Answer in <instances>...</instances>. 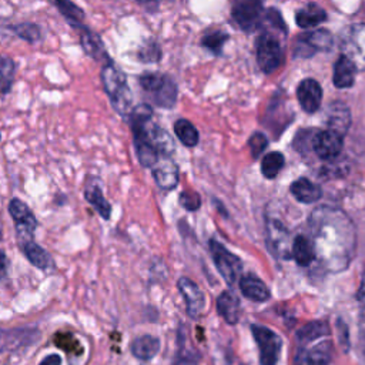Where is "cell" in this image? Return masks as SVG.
Returning <instances> with one entry per match:
<instances>
[{
  "label": "cell",
  "mask_w": 365,
  "mask_h": 365,
  "mask_svg": "<svg viewBox=\"0 0 365 365\" xmlns=\"http://www.w3.org/2000/svg\"><path fill=\"white\" fill-rule=\"evenodd\" d=\"M308 227L315 258L321 265L331 272L346 269L356 244L355 228L349 217L338 208L322 205L312 211Z\"/></svg>",
  "instance_id": "1"
},
{
  "label": "cell",
  "mask_w": 365,
  "mask_h": 365,
  "mask_svg": "<svg viewBox=\"0 0 365 365\" xmlns=\"http://www.w3.org/2000/svg\"><path fill=\"white\" fill-rule=\"evenodd\" d=\"M133 143L140 164L153 168L161 158H173L175 144L167 130L153 121L150 104H138L133 108L128 120Z\"/></svg>",
  "instance_id": "2"
},
{
  "label": "cell",
  "mask_w": 365,
  "mask_h": 365,
  "mask_svg": "<svg viewBox=\"0 0 365 365\" xmlns=\"http://www.w3.org/2000/svg\"><path fill=\"white\" fill-rule=\"evenodd\" d=\"M101 83L104 87L108 100L115 110L124 120H128L133 111V94L128 87L127 76L124 71L115 66L114 61L107 63L101 67Z\"/></svg>",
  "instance_id": "3"
},
{
  "label": "cell",
  "mask_w": 365,
  "mask_h": 365,
  "mask_svg": "<svg viewBox=\"0 0 365 365\" xmlns=\"http://www.w3.org/2000/svg\"><path fill=\"white\" fill-rule=\"evenodd\" d=\"M138 84L151 104L160 108H173L177 104L178 87L175 80L158 71H147L138 77Z\"/></svg>",
  "instance_id": "4"
},
{
  "label": "cell",
  "mask_w": 365,
  "mask_h": 365,
  "mask_svg": "<svg viewBox=\"0 0 365 365\" xmlns=\"http://www.w3.org/2000/svg\"><path fill=\"white\" fill-rule=\"evenodd\" d=\"M341 50L356 70H365V23H355L344 30Z\"/></svg>",
  "instance_id": "5"
},
{
  "label": "cell",
  "mask_w": 365,
  "mask_h": 365,
  "mask_svg": "<svg viewBox=\"0 0 365 365\" xmlns=\"http://www.w3.org/2000/svg\"><path fill=\"white\" fill-rule=\"evenodd\" d=\"M231 17L244 31L258 29L264 19V0H231Z\"/></svg>",
  "instance_id": "6"
},
{
  "label": "cell",
  "mask_w": 365,
  "mask_h": 365,
  "mask_svg": "<svg viewBox=\"0 0 365 365\" xmlns=\"http://www.w3.org/2000/svg\"><path fill=\"white\" fill-rule=\"evenodd\" d=\"M210 251H211V257L214 259L215 268L218 269L224 281L228 285H234L242 269L241 259L235 254L230 252L217 240H210Z\"/></svg>",
  "instance_id": "7"
},
{
  "label": "cell",
  "mask_w": 365,
  "mask_h": 365,
  "mask_svg": "<svg viewBox=\"0 0 365 365\" xmlns=\"http://www.w3.org/2000/svg\"><path fill=\"white\" fill-rule=\"evenodd\" d=\"M282 60L284 53L278 38L271 33H262L257 40V63L259 68L269 74L282 64Z\"/></svg>",
  "instance_id": "8"
},
{
  "label": "cell",
  "mask_w": 365,
  "mask_h": 365,
  "mask_svg": "<svg viewBox=\"0 0 365 365\" xmlns=\"http://www.w3.org/2000/svg\"><path fill=\"white\" fill-rule=\"evenodd\" d=\"M251 332L259 349V364L277 365L282 346L281 336L262 325H251Z\"/></svg>",
  "instance_id": "9"
},
{
  "label": "cell",
  "mask_w": 365,
  "mask_h": 365,
  "mask_svg": "<svg viewBox=\"0 0 365 365\" xmlns=\"http://www.w3.org/2000/svg\"><path fill=\"white\" fill-rule=\"evenodd\" d=\"M9 212L16 224V234L19 244H24L33 240L34 230L37 228V220L29 205L20 198H11L9 202Z\"/></svg>",
  "instance_id": "10"
},
{
  "label": "cell",
  "mask_w": 365,
  "mask_h": 365,
  "mask_svg": "<svg viewBox=\"0 0 365 365\" xmlns=\"http://www.w3.org/2000/svg\"><path fill=\"white\" fill-rule=\"evenodd\" d=\"M332 46V36L327 30H314L301 34L295 43L297 57H311L317 51H327Z\"/></svg>",
  "instance_id": "11"
},
{
  "label": "cell",
  "mask_w": 365,
  "mask_h": 365,
  "mask_svg": "<svg viewBox=\"0 0 365 365\" xmlns=\"http://www.w3.org/2000/svg\"><path fill=\"white\" fill-rule=\"evenodd\" d=\"M78 37H80V44L83 47V51L91 57L94 61L101 63L103 66L107 63H111L113 58L110 57L104 41L101 40V36L96 31H93L90 27L86 24L77 29Z\"/></svg>",
  "instance_id": "12"
},
{
  "label": "cell",
  "mask_w": 365,
  "mask_h": 365,
  "mask_svg": "<svg viewBox=\"0 0 365 365\" xmlns=\"http://www.w3.org/2000/svg\"><path fill=\"white\" fill-rule=\"evenodd\" d=\"M344 147V137L342 134L334 130H324L315 134L312 140V148L315 154L322 160H334L339 155Z\"/></svg>",
  "instance_id": "13"
},
{
  "label": "cell",
  "mask_w": 365,
  "mask_h": 365,
  "mask_svg": "<svg viewBox=\"0 0 365 365\" xmlns=\"http://www.w3.org/2000/svg\"><path fill=\"white\" fill-rule=\"evenodd\" d=\"M267 232H268V244L269 250L275 257L289 258L291 245H288L289 232L285 225L277 218L267 220Z\"/></svg>",
  "instance_id": "14"
},
{
  "label": "cell",
  "mask_w": 365,
  "mask_h": 365,
  "mask_svg": "<svg viewBox=\"0 0 365 365\" xmlns=\"http://www.w3.org/2000/svg\"><path fill=\"white\" fill-rule=\"evenodd\" d=\"M177 287H178L181 295L184 297L187 314L191 318H198L205 308L204 292L200 289V287L194 281H191L187 277L180 278L177 282Z\"/></svg>",
  "instance_id": "15"
},
{
  "label": "cell",
  "mask_w": 365,
  "mask_h": 365,
  "mask_svg": "<svg viewBox=\"0 0 365 365\" xmlns=\"http://www.w3.org/2000/svg\"><path fill=\"white\" fill-rule=\"evenodd\" d=\"M297 97L304 111L315 113L321 106L322 88L317 80L305 78L299 83L297 88Z\"/></svg>",
  "instance_id": "16"
},
{
  "label": "cell",
  "mask_w": 365,
  "mask_h": 365,
  "mask_svg": "<svg viewBox=\"0 0 365 365\" xmlns=\"http://www.w3.org/2000/svg\"><path fill=\"white\" fill-rule=\"evenodd\" d=\"M153 178L155 184L165 191H171L178 185V165L173 161V158H161L151 168Z\"/></svg>",
  "instance_id": "17"
},
{
  "label": "cell",
  "mask_w": 365,
  "mask_h": 365,
  "mask_svg": "<svg viewBox=\"0 0 365 365\" xmlns=\"http://www.w3.org/2000/svg\"><path fill=\"white\" fill-rule=\"evenodd\" d=\"M98 178L96 177H88L84 185V198L87 200V202L90 205H93V208L104 218V220H110L111 217V205L110 202L104 198L101 187L98 184Z\"/></svg>",
  "instance_id": "18"
},
{
  "label": "cell",
  "mask_w": 365,
  "mask_h": 365,
  "mask_svg": "<svg viewBox=\"0 0 365 365\" xmlns=\"http://www.w3.org/2000/svg\"><path fill=\"white\" fill-rule=\"evenodd\" d=\"M240 289L244 297L257 302L267 301L271 295L265 282L252 274L240 278Z\"/></svg>",
  "instance_id": "19"
},
{
  "label": "cell",
  "mask_w": 365,
  "mask_h": 365,
  "mask_svg": "<svg viewBox=\"0 0 365 365\" xmlns=\"http://www.w3.org/2000/svg\"><path fill=\"white\" fill-rule=\"evenodd\" d=\"M217 311L227 324H237L240 319V299L232 291H222L217 298Z\"/></svg>",
  "instance_id": "20"
},
{
  "label": "cell",
  "mask_w": 365,
  "mask_h": 365,
  "mask_svg": "<svg viewBox=\"0 0 365 365\" xmlns=\"http://www.w3.org/2000/svg\"><path fill=\"white\" fill-rule=\"evenodd\" d=\"M291 257L301 267H307L315 259V250H314L312 241L308 235L299 234L292 240Z\"/></svg>",
  "instance_id": "21"
},
{
  "label": "cell",
  "mask_w": 365,
  "mask_h": 365,
  "mask_svg": "<svg viewBox=\"0 0 365 365\" xmlns=\"http://www.w3.org/2000/svg\"><path fill=\"white\" fill-rule=\"evenodd\" d=\"M48 3H51L58 13L67 20V23L73 27V29H80L81 26H84V17H86V11L77 6L74 1L71 0H48Z\"/></svg>",
  "instance_id": "22"
},
{
  "label": "cell",
  "mask_w": 365,
  "mask_h": 365,
  "mask_svg": "<svg viewBox=\"0 0 365 365\" xmlns=\"http://www.w3.org/2000/svg\"><path fill=\"white\" fill-rule=\"evenodd\" d=\"M131 354L143 361L151 359L160 351V339L153 335H143L135 338L130 345Z\"/></svg>",
  "instance_id": "23"
},
{
  "label": "cell",
  "mask_w": 365,
  "mask_h": 365,
  "mask_svg": "<svg viewBox=\"0 0 365 365\" xmlns=\"http://www.w3.org/2000/svg\"><path fill=\"white\" fill-rule=\"evenodd\" d=\"M291 194L299 201V202H315L317 200L321 198V188L314 184L308 178H298L291 184Z\"/></svg>",
  "instance_id": "24"
},
{
  "label": "cell",
  "mask_w": 365,
  "mask_h": 365,
  "mask_svg": "<svg viewBox=\"0 0 365 365\" xmlns=\"http://www.w3.org/2000/svg\"><path fill=\"white\" fill-rule=\"evenodd\" d=\"M325 19H327L325 10L314 3H309L304 7H301L295 14V21L302 29L315 27L319 23H322Z\"/></svg>",
  "instance_id": "25"
},
{
  "label": "cell",
  "mask_w": 365,
  "mask_h": 365,
  "mask_svg": "<svg viewBox=\"0 0 365 365\" xmlns=\"http://www.w3.org/2000/svg\"><path fill=\"white\" fill-rule=\"evenodd\" d=\"M355 66L345 57L341 56L334 66V84L338 88H348L355 80Z\"/></svg>",
  "instance_id": "26"
},
{
  "label": "cell",
  "mask_w": 365,
  "mask_h": 365,
  "mask_svg": "<svg viewBox=\"0 0 365 365\" xmlns=\"http://www.w3.org/2000/svg\"><path fill=\"white\" fill-rule=\"evenodd\" d=\"M20 247L23 248V251H24L27 259H29L34 267H37V268H40V269H46V268H48V267L51 265L53 259H51L50 254H48L43 247H40L38 244H36L33 240H30V241L21 244Z\"/></svg>",
  "instance_id": "27"
},
{
  "label": "cell",
  "mask_w": 365,
  "mask_h": 365,
  "mask_svg": "<svg viewBox=\"0 0 365 365\" xmlns=\"http://www.w3.org/2000/svg\"><path fill=\"white\" fill-rule=\"evenodd\" d=\"M174 133L185 147H195L200 141V134L195 125L187 118H178L174 123Z\"/></svg>",
  "instance_id": "28"
},
{
  "label": "cell",
  "mask_w": 365,
  "mask_h": 365,
  "mask_svg": "<svg viewBox=\"0 0 365 365\" xmlns=\"http://www.w3.org/2000/svg\"><path fill=\"white\" fill-rule=\"evenodd\" d=\"M328 334H329L328 322L322 321V319H317V321H311V322L305 324L302 328H299L297 332V338L301 342H311V341L319 339Z\"/></svg>",
  "instance_id": "29"
},
{
  "label": "cell",
  "mask_w": 365,
  "mask_h": 365,
  "mask_svg": "<svg viewBox=\"0 0 365 365\" xmlns=\"http://www.w3.org/2000/svg\"><path fill=\"white\" fill-rule=\"evenodd\" d=\"M16 63L4 54H0V93L7 94L16 80Z\"/></svg>",
  "instance_id": "30"
},
{
  "label": "cell",
  "mask_w": 365,
  "mask_h": 365,
  "mask_svg": "<svg viewBox=\"0 0 365 365\" xmlns=\"http://www.w3.org/2000/svg\"><path fill=\"white\" fill-rule=\"evenodd\" d=\"M7 29L10 31H13L17 37H20L29 43H37L41 38V29L36 23L23 21V23L7 26Z\"/></svg>",
  "instance_id": "31"
},
{
  "label": "cell",
  "mask_w": 365,
  "mask_h": 365,
  "mask_svg": "<svg viewBox=\"0 0 365 365\" xmlns=\"http://www.w3.org/2000/svg\"><path fill=\"white\" fill-rule=\"evenodd\" d=\"M331 362V344L328 341L319 342L312 346L305 355L307 365H329Z\"/></svg>",
  "instance_id": "32"
},
{
  "label": "cell",
  "mask_w": 365,
  "mask_h": 365,
  "mask_svg": "<svg viewBox=\"0 0 365 365\" xmlns=\"http://www.w3.org/2000/svg\"><path fill=\"white\" fill-rule=\"evenodd\" d=\"M135 56L141 63H157L163 57L161 46L154 38H148L138 47Z\"/></svg>",
  "instance_id": "33"
},
{
  "label": "cell",
  "mask_w": 365,
  "mask_h": 365,
  "mask_svg": "<svg viewBox=\"0 0 365 365\" xmlns=\"http://www.w3.org/2000/svg\"><path fill=\"white\" fill-rule=\"evenodd\" d=\"M284 163H285V158L281 153H278V151L268 153V154H265V157L261 161V173L267 178H274L282 170Z\"/></svg>",
  "instance_id": "34"
},
{
  "label": "cell",
  "mask_w": 365,
  "mask_h": 365,
  "mask_svg": "<svg viewBox=\"0 0 365 365\" xmlns=\"http://www.w3.org/2000/svg\"><path fill=\"white\" fill-rule=\"evenodd\" d=\"M228 34L221 31V30H215V31H210L207 34L202 36L201 38V46L205 47L207 50H210L212 54H221L224 44L228 40Z\"/></svg>",
  "instance_id": "35"
},
{
  "label": "cell",
  "mask_w": 365,
  "mask_h": 365,
  "mask_svg": "<svg viewBox=\"0 0 365 365\" xmlns=\"http://www.w3.org/2000/svg\"><path fill=\"white\" fill-rule=\"evenodd\" d=\"M329 130H334L339 134L344 135V133L346 131L348 125H349V113L346 110V107H338L332 111V114L329 115V121H328Z\"/></svg>",
  "instance_id": "36"
},
{
  "label": "cell",
  "mask_w": 365,
  "mask_h": 365,
  "mask_svg": "<svg viewBox=\"0 0 365 365\" xmlns=\"http://www.w3.org/2000/svg\"><path fill=\"white\" fill-rule=\"evenodd\" d=\"M180 204L188 211H197L201 207V197L195 191H182L180 194Z\"/></svg>",
  "instance_id": "37"
},
{
  "label": "cell",
  "mask_w": 365,
  "mask_h": 365,
  "mask_svg": "<svg viewBox=\"0 0 365 365\" xmlns=\"http://www.w3.org/2000/svg\"><path fill=\"white\" fill-rule=\"evenodd\" d=\"M267 137L262 134V133H255L250 137L248 140V145H250V150H251V155L254 158H258L259 154H262V151L267 148Z\"/></svg>",
  "instance_id": "38"
},
{
  "label": "cell",
  "mask_w": 365,
  "mask_h": 365,
  "mask_svg": "<svg viewBox=\"0 0 365 365\" xmlns=\"http://www.w3.org/2000/svg\"><path fill=\"white\" fill-rule=\"evenodd\" d=\"M336 325H338V334H339L341 345L344 344V345H345V349H348V328L345 327V324H344L341 319H338Z\"/></svg>",
  "instance_id": "39"
},
{
  "label": "cell",
  "mask_w": 365,
  "mask_h": 365,
  "mask_svg": "<svg viewBox=\"0 0 365 365\" xmlns=\"http://www.w3.org/2000/svg\"><path fill=\"white\" fill-rule=\"evenodd\" d=\"M61 364V356L57 354L47 355L38 365H60Z\"/></svg>",
  "instance_id": "40"
},
{
  "label": "cell",
  "mask_w": 365,
  "mask_h": 365,
  "mask_svg": "<svg viewBox=\"0 0 365 365\" xmlns=\"http://www.w3.org/2000/svg\"><path fill=\"white\" fill-rule=\"evenodd\" d=\"M6 271H7V257L3 252H0V278L6 275Z\"/></svg>",
  "instance_id": "41"
},
{
  "label": "cell",
  "mask_w": 365,
  "mask_h": 365,
  "mask_svg": "<svg viewBox=\"0 0 365 365\" xmlns=\"http://www.w3.org/2000/svg\"><path fill=\"white\" fill-rule=\"evenodd\" d=\"M359 327H361V332L365 338V302H364V307H362L361 315H359Z\"/></svg>",
  "instance_id": "42"
},
{
  "label": "cell",
  "mask_w": 365,
  "mask_h": 365,
  "mask_svg": "<svg viewBox=\"0 0 365 365\" xmlns=\"http://www.w3.org/2000/svg\"><path fill=\"white\" fill-rule=\"evenodd\" d=\"M356 295H358V299H359L361 302H365V275L362 277V284H361V287H359Z\"/></svg>",
  "instance_id": "43"
},
{
  "label": "cell",
  "mask_w": 365,
  "mask_h": 365,
  "mask_svg": "<svg viewBox=\"0 0 365 365\" xmlns=\"http://www.w3.org/2000/svg\"><path fill=\"white\" fill-rule=\"evenodd\" d=\"M135 1L140 4H148V3H154L155 0H135Z\"/></svg>",
  "instance_id": "44"
},
{
  "label": "cell",
  "mask_w": 365,
  "mask_h": 365,
  "mask_svg": "<svg viewBox=\"0 0 365 365\" xmlns=\"http://www.w3.org/2000/svg\"><path fill=\"white\" fill-rule=\"evenodd\" d=\"M0 138H1V135H0Z\"/></svg>",
  "instance_id": "45"
}]
</instances>
